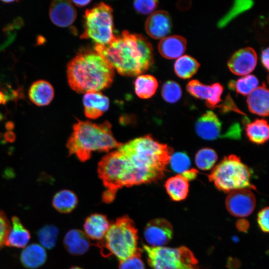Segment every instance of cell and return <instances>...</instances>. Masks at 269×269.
I'll use <instances>...</instances> for the list:
<instances>
[{
	"mask_svg": "<svg viewBox=\"0 0 269 269\" xmlns=\"http://www.w3.org/2000/svg\"><path fill=\"white\" fill-rule=\"evenodd\" d=\"M173 149L146 135L112 152L113 169L120 188L156 182L164 176Z\"/></svg>",
	"mask_w": 269,
	"mask_h": 269,
	"instance_id": "obj_1",
	"label": "cell"
},
{
	"mask_svg": "<svg viewBox=\"0 0 269 269\" xmlns=\"http://www.w3.org/2000/svg\"><path fill=\"white\" fill-rule=\"evenodd\" d=\"M94 49L123 76H138L154 63L152 46L147 38L127 30L106 45H96Z\"/></svg>",
	"mask_w": 269,
	"mask_h": 269,
	"instance_id": "obj_2",
	"label": "cell"
},
{
	"mask_svg": "<svg viewBox=\"0 0 269 269\" xmlns=\"http://www.w3.org/2000/svg\"><path fill=\"white\" fill-rule=\"evenodd\" d=\"M115 70L95 49H83L67 65V77L70 88L79 94L99 92L109 87Z\"/></svg>",
	"mask_w": 269,
	"mask_h": 269,
	"instance_id": "obj_3",
	"label": "cell"
},
{
	"mask_svg": "<svg viewBox=\"0 0 269 269\" xmlns=\"http://www.w3.org/2000/svg\"><path fill=\"white\" fill-rule=\"evenodd\" d=\"M73 130L66 146L70 155H75L82 162L89 159L94 151L108 152L122 144L114 137L108 121L97 124L78 120Z\"/></svg>",
	"mask_w": 269,
	"mask_h": 269,
	"instance_id": "obj_4",
	"label": "cell"
},
{
	"mask_svg": "<svg viewBox=\"0 0 269 269\" xmlns=\"http://www.w3.org/2000/svg\"><path fill=\"white\" fill-rule=\"evenodd\" d=\"M137 230L134 221L124 215L111 223L104 239L97 242L96 246L103 256L113 255L121 261L137 251Z\"/></svg>",
	"mask_w": 269,
	"mask_h": 269,
	"instance_id": "obj_5",
	"label": "cell"
},
{
	"mask_svg": "<svg viewBox=\"0 0 269 269\" xmlns=\"http://www.w3.org/2000/svg\"><path fill=\"white\" fill-rule=\"evenodd\" d=\"M208 179L219 190L225 193L243 188L256 189L251 182L250 168L235 154L224 157L213 168Z\"/></svg>",
	"mask_w": 269,
	"mask_h": 269,
	"instance_id": "obj_6",
	"label": "cell"
},
{
	"mask_svg": "<svg viewBox=\"0 0 269 269\" xmlns=\"http://www.w3.org/2000/svg\"><path fill=\"white\" fill-rule=\"evenodd\" d=\"M151 269H200L198 260L187 247L143 246Z\"/></svg>",
	"mask_w": 269,
	"mask_h": 269,
	"instance_id": "obj_7",
	"label": "cell"
},
{
	"mask_svg": "<svg viewBox=\"0 0 269 269\" xmlns=\"http://www.w3.org/2000/svg\"><path fill=\"white\" fill-rule=\"evenodd\" d=\"M113 9L101 2L87 9L84 15V30L81 39H90L96 45H104L114 38Z\"/></svg>",
	"mask_w": 269,
	"mask_h": 269,
	"instance_id": "obj_8",
	"label": "cell"
},
{
	"mask_svg": "<svg viewBox=\"0 0 269 269\" xmlns=\"http://www.w3.org/2000/svg\"><path fill=\"white\" fill-rule=\"evenodd\" d=\"M225 205L228 211L237 217H246L254 211L256 199L254 193L249 189L243 188L229 193Z\"/></svg>",
	"mask_w": 269,
	"mask_h": 269,
	"instance_id": "obj_9",
	"label": "cell"
},
{
	"mask_svg": "<svg viewBox=\"0 0 269 269\" xmlns=\"http://www.w3.org/2000/svg\"><path fill=\"white\" fill-rule=\"evenodd\" d=\"M172 224L164 218H156L149 221L143 230V237L148 246L163 247L172 239Z\"/></svg>",
	"mask_w": 269,
	"mask_h": 269,
	"instance_id": "obj_10",
	"label": "cell"
},
{
	"mask_svg": "<svg viewBox=\"0 0 269 269\" xmlns=\"http://www.w3.org/2000/svg\"><path fill=\"white\" fill-rule=\"evenodd\" d=\"M186 90L195 98L205 100L206 105L211 109H214L221 101L224 88L219 83L207 85L198 80H192L188 83Z\"/></svg>",
	"mask_w": 269,
	"mask_h": 269,
	"instance_id": "obj_11",
	"label": "cell"
},
{
	"mask_svg": "<svg viewBox=\"0 0 269 269\" xmlns=\"http://www.w3.org/2000/svg\"><path fill=\"white\" fill-rule=\"evenodd\" d=\"M257 55L252 47L240 49L235 52L228 62V66L232 73L239 76L249 75L255 68Z\"/></svg>",
	"mask_w": 269,
	"mask_h": 269,
	"instance_id": "obj_12",
	"label": "cell"
},
{
	"mask_svg": "<svg viewBox=\"0 0 269 269\" xmlns=\"http://www.w3.org/2000/svg\"><path fill=\"white\" fill-rule=\"evenodd\" d=\"M172 21L169 14L163 10L152 12L147 18L145 29L147 34L155 39H162L171 31Z\"/></svg>",
	"mask_w": 269,
	"mask_h": 269,
	"instance_id": "obj_13",
	"label": "cell"
},
{
	"mask_svg": "<svg viewBox=\"0 0 269 269\" xmlns=\"http://www.w3.org/2000/svg\"><path fill=\"white\" fill-rule=\"evenodd\" d=\"M49 16L55 25L66 27L75 21L77 11L71 1L53 0L50 5Z\"/></svg>",
	"mask_w": 269,
	"mask_h": 269,
	"instance_id": "obj_14",
	"label": "cell"
},
{
	"mask_svg": "<svg viewBox=\"0 0 269 269\" xmlns=\"http://www.w3.org/2000/svg\"><path fill=\"white\" fill-rule=\"evenodd\" d=\"M195 127L200 137L210 140L216 139L220 135L222 124L213 112L207 111L197 120Z\"/></svg>",
	"mask_w": 269,
	"mask_h": 269,
	"instance_id": "obj_15",
	"label": "cell"
},
{
	"mask_svg": "<svg viewBox=\"0 0 269 269\" xmlns=\"http://www.w3.org/2000/svg\"><path fill=\"white\" fill-rule=\"evenodd\" d=\"M83 103L85 115L90 119L101 117L109 109L110 105L109 98L100 91L86 93Z\"/></svg>",
	"mask_w": 269,
	"mask_h": 269,
	"instance_id": "obj_16",
	"label": "cell"
},
{
	"mask_svg": "<svg viewBox=\"0 0 269 269\" xmlns=\"http://www.w3.org/2000/svg\"><path fill=\"white\" fill-rule=\"evenodd\" d=\"M110 225L106 215L94 213L86 219L83 225L84 233L89 239L99 242L104 239Z\"/></svg>",
	"mask_w": 269,
	"mask_h": 269,
	"instance_id": "obj_17",
	"label": "cell"
},
{
	"mask_svg": "<svg viewBox=\"0 0 269 269\" xmlns=\"http://www.w3.org/2000/svg\"><path fill=\"white\" fill-rule=\"evenodd\" d=\"M63 244L66 251L71 255L81 256L88 251L91 243L84 232L78 229H71L65 234Z\"/></svg>",
	"mask_w": 269,
	"mask_h": 269,
	"instance_id": "obj_18",
	"label": "cell"
},
{
	"mask_svg": "<svg viewBox=\"0 0 269 269\" xmlns=\"http://www.w3.org/2000/svg\"><path fill=\"white\" fill-rule=\"evenodd\" d=\"M269 90L266 84L258 87L249 95L247 103L250 111L254 114L267 117L269 109Z\"/></svg>",
	"mask_w": 269,
	"mask_h": 269,
	"instance_id": "obj_19",
	"label": "cell"
},
{
	"mask_svg": "<svg viewBox=\"0 0 269 269\" xmlns=\"http://www.w3.org/2000/svg\"><path fill=\"white\" fill-rule=\"evenodd\" d=\"M186 40L179 35L166 36L161 39L158 45L159 52L167 59H177L186 50Z\"/></svg>",
	"mask_w": 269,
	"mask_h": 269,
	"instance_id": "obj_20",
	"label": "cell"
},
{
	"mask_svg": "<svg viewBox=\"0 0 269 269\" xmlns=\"http://www.w3.org/2000/svg\"><path fill=\"white\" fill-rule=\"evenodd\" d=\"M30 238L29 231L25 227L20 219L17 216H12L5 245L9 247L24 248Z\"/></svg>",
	"mask_w": 269,
	"mask_h": 269,
	"instance_id": "obj_21",
	"label": "cell"
},
{
	"mask_svg": "<svg viewBox=\"0 0 269 269\" xmlns=\"http://www.w3.org/2000/svg\"><path fill=\"white\" fill-rule=\"evenodd\" d=\"M47 253L40 245L33 243L26 246L20 255L22 265L29 269H35L42 266L46 261Z\"/></svg>",
	"mask_w": 269,
	"mask_h": 269,
	"instance_id": "obj_22",
	"label": "cell"
},
{
	"mask_svg": "<svg viewBox=\"0 0 269 269\" xmlns=\"http://www.w3.org/2000/svg\"><path fill=\"white\" fill-rule=\"evenodd\" d=\"M54 96V90L52 85L47 81L39 80L30 86L28 91L30 100L38 106L49 105Z\"/></svg>",
	"mask_w": 269,
	"mask_h": 269,
	"instance_id": "obj_23",
	"label": "cell"
},
{
	"mask_svg": "<svg viewBox=\"0 0 269 269\" xmlns=\"http://www.w3.org/2000/svg\"><path fill=\"white\" fill-rule=\"evenodd\" d=\"M164 186L168 195L173 201H182L188 196L189 187L188 181L181 174H178L168 178Z\"/></svg>",
	"mask_w": 269,
	"mask_h": 269,
	"instance_id": "obj_24",
	"label": "cell"
},
{
	"mask_svg": "<svg viewBox=\"0 0 269 269\" xmlns=\"http://www.w3.org/2000/svg\"><path fill=\"white\" fill-rule=\"evenodd\" d=\"M269 128L267 120L256 119L246 126L245 131L247 136L253 143L263 144L269 139Z\"/></svg>",
	"mask_w": 269,
	"mask_h": 269,
	"instance_id": "obj_25",
	"label": "cell"
},
{
	"mask_svg": "<svg viewBox=\"0 0 269 269\" xmlns=\"http://www.w3.org/2000/svg\"><path fill=\"white\" fill-rule=\"evenodd\" d=\"M78 198L72 191L67 189L57 192L54 196L52 204L53 207L61 213H69L76 207Z\"/></svg>",
	"mask_w": 269,
	"mask_h": 269,
	"instance_id": "obj_26",
	"label": "cell"
},
{
	"mask_svg": "<svg viewBox=\"0 0 269 269\" xmlns=\"http://www.w3.org/2000/svg\"><path fill=\"white\" fill-rule=\"evenodd\" d=\"M200 63L194 58L184 55L177 59L174 63V70L176 75L183 79H189L198 70Z\"/></svg>",
	"mask_w": 269,
	"mask_h": 269,
	"instance_id": "obj_27",
	"label": "cell"
},
{
	"mask_svg": "<svg viewBox=\"0 0 269 269\" xmlns=\"http://www.w3.org/2000/svg\"><path fill=\"white\" fill-rule=\"evenodd\" d=\"M158 86L156 79L151 75L138 76L134 82L136 95L141 99H149L155 93Z\"/></svg>",
	"mask_w": 269,
	"mask_h": 269,
	"instance_id": "obj_28",
	"label": "cell"
},
{
	"mask_svg": "<svg viewBox=\"0 0 269 269\" xmlns=\"http://www.w3.org/2000/svg\"><path fill=\"white\" fill-rule=\"evenodd\" d=\"M218 159V155L213 149L204 147L199 150L195 154V162L197 167L202 170L211 169Z\"/></svg>",
	"mask_w": 269,
	"mask_h": 269,
	"instance_id": "obj_29",
	"label": "cell"
},
{
	"mask_svg": "<svg viewBox=\"0 0 269 269\" xmlns=\"http://www.w3.org/2000/svg\"><path fill=\"white\" fill-rule=\"evenodd\" d=\"M58 235V229L53 225H46L37 232V237L41 246L49 250L55 246Z\"/></svg>",
	"mask_w": 269,
	"mask_h": 269,
	"instance_id": "obj_30",
	"label": "cell"
},
{
	"mask_svg": "<svg viewBox=\"0 0 269 269\" xmlns=\"http://www.w3.org/2000/svg\"><path fill=\"white\" fill-rule=\"evenodd\" d=\"M258 78L253 75H247L239 78L236 83L230 84L236 92L243 96L249 95L259 85Z\"/></svg>",
	"mask_w": 269,
	"mask_h": 269,
	"instance_id": "obj_31",
	"label": "cell"
},
{
	"mask_svg": "<svg viewBox=\"0 0 269 269\" xmlns=\"http://www.w3.org/2000/svg\"><path fill=\"white\" fill-rule=\"evenodd\" d=\"M161 96L167 102L171 104L175 103L181 97V87L175 81H167L162 86Z\"/></svg>",
	"mask_w": 269,
	"mask_h": 269,
	"instance_id": "obj_32",
	"label": "cell"
},
{
	"mask_svg": "<svg viewBox=\"0 0 269 269\" xmlns=\"http://www.w3.org/2000/svg\"><path fill=\"white\" fill-rule=\"evenodd\" d=\"M169 163L171 169L179 174L189 170L191 166L190 159L187 154L184 152L172 153Z\"/></svg>",
	"mask_w": 269,
	"mask_h": 269,
	"instance_id": "obj_33",
	"label": "cell"
},
{
	"mask_svg": "<svg viewBox=\"0 0 269 269\" xmlns=\"http://www.w3.org/2000/svg\"><path fill=\"white\" fill-rule=\"evenodd\" d=\"M231 10L220 21L218 25L222 27L225 25L236 15L249 9L253 5V2L250 0L236 1Z\"/></svg>",
	"mask_w": 269,
	"mask_h": 269,
	"instance_id": "obj_34",
	"label": "cell"
},
{
	"mask_svg": "<svg viewBox=\"0 0 269 269\" xmlns=\"http://www.w3.org/2000/svg\"><path fill=\"white\" fill-rule=\"evenodd\" d=\"M141 250L139 248L130 257L120 261L119 269H145L141 259Z\"/></svg>",
	"mask_w": 269,
	"mask_h": 269,
	"instance_id": "obj_35",
	"label": "cell"
},
{
	"mask_svg": "<svg viewBox=\"0 0 269 269\" xmlns=\"http://www.w3.org/2000/svg\"><path fill=\"white\" fill-rule=\"evenodd\" d=\"M157 5V0H137L134 1V9L143 14L152 13Z\"/></svg>",
	"mask_w": 269,
	"mask_h": 269,
	"instance_id": "obj_36",
	"label": "cell"
},
{
	"mask_svg": "<svg viewBox=\"0 0 269 269\" xmlns=\"http://www.w3.org/2000/svg\"><path fill=\"white\" fill-rule=\"evenodd\" d=\"M10 223L5 214L0 210V250L5 245Z\"/></svg>",
	"mask_w": 269,
	"mask_h": 269,
	"instance_id": "obj_37",
	"label": "cell"
},
{
	"mask_svg": "<svg viewBox=\"0 0 269 269\" xmlns=\"http://www.w3.org/2000/svg\"><path fill=\"white\" fill-rule=\"evenodd\" d=\"M269 207H266L261 210L258 214V225L261 230L265 233H268L269 231Z\"/></svg>",
	"mask_w": 269,
	"mask_h": 269,
	"instance_id": "obj_38",
	"label": "cell"
},
{
	"mask_svg": "<svg viewBox=\"0 0 269 269\" xmlns=\"http://www.w3.org/2000/svg\"><path fill=\"white\" fill-rule=\"evenodd\" d=\"M197 173L198 171L195 169H189L181 174V175L188 181L195 178Z\"/></svg>",
	"mask_w": 269,
	"mask_h": 269,
	"instance_id": "obj_39",
	"label": "cell"
},
{
	"mask_svg": "<svg viewBox=\"0 0 269 269\" xmlns=\"http://www.w3.org/2000/svg\"><path fill=\"white\" fill-rule=\"evenodd\" d=\"M262 63L264 66L268 71L269 70V48L262 51L261 54Z\"/></svg>",
	"mask_w": 269,
	"mask_h": 269,
	"instance_id": "obj_40",
	"label": "cell"
},
{
	"mask_svg": "<svg viewBox=\"0 0 269 269\" xmlns=\"http://www.w3.org/2000/svg\"><path fill=\"white\" fill-rule=\"evenodd\" d=\"M249 226V223L245 220L241 219L237 222V227L241 231H247Z\"/></svg>",
	"mask_w": 269,
	"mask_h": 269,
	"instance_id": "obj_41",
	"label": "cell"
},
{
	"mask_svg": "<svg viewBox=\"0 0 269 269\" xmlns=\"http://www.w3.org/2000/svg\"><path fill=\"white\" fill-rule=\"evenodd\" d=\"M71 2L78 7H83L88 5L91 0H72Z\"/></svg>",
	"mask_w": 269,
	"mask_h": 269,
	"instance_id": "obj_42",
	"label": "cell"
},
{
	"mask_svg": "<svg viewBox=\"0 0 269 269\" xmlns=\"http://www.w3.org/2000/svg\"><path fill=\"white\" fill-rule=\"evenodd\" d=\"M69 269H83L79 267L74 266V267H71Z\"/></svg>",
	"mask_w": 269,
	"mask_h": 269,
	"instance_id": "obj_43",
	"label": "cell"
}]
</instances>
